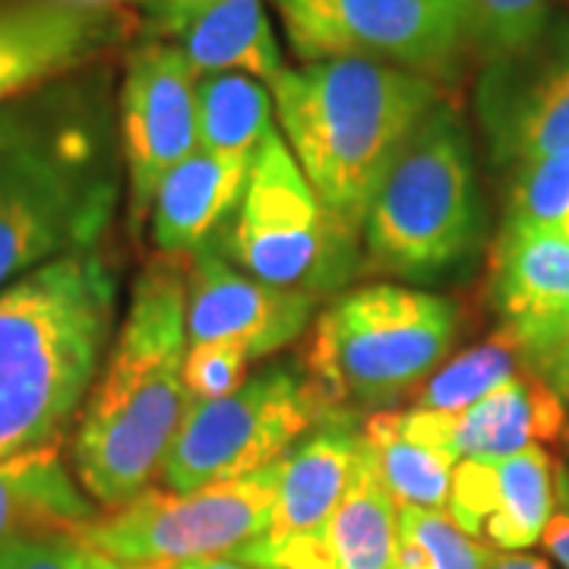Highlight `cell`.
<instances>
[{
    "label": "cell",
    "mask_w": 569,
    "mask_h": 569,
    "mask_svg": "<svg viewBox=\"0 0 569 569\" xmlns=\"http://www.w3.org/2000/svg\"><path fill=\"white\" fill-rule=\"evenodd\" d=\"M123 187L104 82L61 77L0 104V288L99 247Z\"/></svg>",
    "instance_id": "obj_1"
},
{
    "label": "cell",
    "mask_w": 569,
    "mask_h": 569,
    "mask_svg": "<svg viewBox=\"0 0 569 569\" xmlns=\"http://www.w3.org/2000/svg\"><path fill=\"white\" fill-rule=\"evenodd\" d=\"M187 269L171 253L146 266L70 440L82 490L114 509L156 478L183 415Z\"/></svg>",
    "instance_id": "obj_2"
},
{
    "label": "cell",
    "mask_w": 569,
    "mask_h": 569,
    "mask_svg": "<svg viewBox=\"0 0 569 569\" xmlns=\"http://www.w3.org/2000/svg\"><path fill=\"white\" fill-rule=\"evenodd\" d=\"M121 276L99 247L0 288V459L63 443L118 332Z\"/></svg>",
    "instance_id": "obj_3"
},
{
    "label": "cell",
    "mask_w": 569,
    "mask_h": 569,
    "mask_svg": "<svg viewBox=\"0 0 569 569\" xmlns=\"http://www.w3.org/2000/svg\"><path fill=\"white\" fill-rule=\"evenodd\" d=\"M269 89L313 193L358 234L389 164L443 99L440 82L355 58L284 67Z\"/></svg>",
    "instance_id": "obj_4"
},
{
    "label": "cell",
    "mask_w": 569,
    "mask_h": 569,
    "mask_svg": "<svg viewBox=\"0 0 569 569\" xmlns=\"http://www.w3.org/2000/svg\"><path fill=\"white\" fill-rule=\"evenodd\" d=\"M485 231L488 216L468 127L440 99L411 130L370 200L361 272L411 282L440 279L478 257Z\"/></svg>",
    "instance_id": "obj_5"
},
{
    "label": "cell",
    "mask_w": 569,
    "mask_h": 569,
    "mask_svg": "<svg viewBox=\"0 0 569 569\" xmlns=\"http://www.w3.org/2000/svg\"><path fill=\"white\" fill-rule=\"evenodd\" d=\"M459 332L456 305L421 288L365 284L339 295L307 329L301 377L320 418H361L421 387Z\"/></svg>",
    "instance_id": "obj_6"
},
{
    "label": "cell",
    "mask_w": 569,
    "mask_h": 569,
    "mask_svg": "<svg viewBox=\"0 0 569 569\" xmlns=\"http://www.w3.org/2000/svg\"><path fill=\"white\" fill-rule=\"evenodd\" d=\"M212 244L247 276L313 298L361 272V234L320 203L276 130L257 149L241 206Z\"/></svg>",
    "instance_id": "obj_7"
},
{
    "label": "cell",
    "mask_w": 569,
    "mask_h": 569,
    "mask_svg": "<svg viewBox=\"0 0 569 569\" xmlns=\"http://www.w3.org/2000/svg\"><path fill=\"white\" fill-rule=\"evenodd\" d=\"M279 462L238 481L200 490L149 488L99 512L77 531L82 545L133 569H178L200 560H231L272 519Z\"/></svg>",
    "instance_id": "obj_8"
},
{
    "label": "cell",
    "mask_w": 569,
    "mask_h": 569,
    "mask_svg": "<svg viewBox=\"0 0 569 569\" xmlns=\"http://www.w3.org/2000/svg\"><path fill=\"white\" fill-rule=\"evenodd\" d=\"M317 425L323 418L301 367H266L234 396L190 402L164 452L159 481L164 490L187 493L257 475L282 462Z\"/></svg>",
    "instance_id": "obj_9"
},
{
    "label": "cell",
    "mask_w": 569,
    "mask_h": 569,
    "mask_svg": "<svg viewBox=\"0 0 569 569\" xmlns=\"http://www.w3.org/2000/svg\"><path fill=\"white\" fill-rule=\"evenodd\" d=\"M305 63L355 58L440 82L468 54L466 0H276Z\"/></svg>",
    "instance_id": "obj_10"
},
{
    "label": "cell",
    "mask_w": 569,
    "mask_h": 569,
    "mask_svg": "<svg viewBox=\"0 0 569 569\" xmlns=\"http://www.w3.org/2000/svg\"><path fill=\"white\" fill-rule=\"evenodd\" d=\"M475 118L500 174L569 149L567 13H553L529 44L481 63Z\"/></svg>",
    "instance_id": "obj_11"
},
{
    "label": "cell",
    "mask_w": 569,
    "mask_h": 569,
    "mask_svg": "<svg viewBox=\"0 0 569 569\" xmlns=\"http://www.w3.org/2000/svg\"><path fill=\"white\" fill-rule=\"evenodd\" d=\"M130 224L140 231L162 181L190 159L197 142V73L162 39L137 44L127 58L118 108Z\"/></svg>",
    "instance_id": "obj_12"
},
{
    "label": "cell",
    "mask_w": 569,
    "mask_h": 569,
    "mask_svg": "<svg viewBox=\"0 0 569 569\" xmlns=\"http://www.w3.org/2000/svg\"><path fill=\"white\" fill-rule=\"evenodd\" d=\"M320 298L276 288L224 260L216 244L197 247L187 266V346L228 342L247 358L276 355L317 320Z\"/></svg>",
    "instance_id": "obj_13"
},
{
    "label": "cell",
    "mask_w": 569,
    "mask_h": 569,
    "mask_svg": "<svg viewBox=\"0 0 569 569\" xmlns=\"http://www.w3.org/2000/svg\"><path fill=\"white\" fill-rule=\"evenodd\" d=\"M497 332L545 377L569 342V238L560 228H500L490 257Z\"/></svg>",
    "instance_id": "obj_14"
},
{
    "label": "cell",
    "mask_w": 569,
    "mask_h": 569,
    "mask_svg": "<svg viewBox=\"0 0 569 569\" xmlns=\"http://www.w3.org/2000/svg\"><path fill=\"white\" fill-rule=\"evenodd\" d=\"M553 503V462L541 443L503 459H462L452 468L447 512L490 550H526L541 541Z\"/></svg>",
    "instance_id": "obj_15"
},
{
    "label": "cell",
    "mask_w": 569,
    "mask_h": 569,
    "mask_svg": "<svg viewBox=\"0 0 569 569\" xmlns=\"http://www.w3.org/2000/svg\"><path fill=\"white\" fill-rule=\"evenodd\" d=\"M411 440L443 452L449 462L503 459L567 433V406L541 377H516L462 411H396Z\"/></svg>",
    "instance_id": "obj_16"
},
{
    "label": "cell",
    "mask_w": 569,
    "mask_h": 569,
    "mask_svg": "<svg viewBox=\"0 0 569 569\" xmlns=\"http://www.w3.org/2000/svg\"><path fill=\"white\" fill-rule=\"evenodd\" d=\"M121 32L118 10L58 0L0 10V104L73 73Z\"/></svg>",
    "instance_id": "obj_17"
},
{
    "label": "cell",
    "mask_w": 569,
    "mask_h": 569,
    "mask_svg": "<svg viewBox=\"0 0 569 569\" xmlns=\"http://www.w3.org/2000/svg\"><path fill=\"white\" fill-rule=\"evenodd\" d=\"M149 29L181 51L197 80L247 73L272 86L284 70L263 0H164L152 3Z\"/></svg>",
    "instance_id": "obj_18"
},
{
    "label": "cell",
    "mask_w": 569,
    "mask_h": 569,
    "mask_svg": "<svg viewBox=\"0 0 569 569\" xmlns=\"http://www.w3.org/2000/svg\"><path fill=\"white\" fill-rule=\"evenodd\" d=\"M361 437L365 425L358 418H329L313 427L279 462L272 519L257 541L282 545L323 535L348 488Z\"/></svg>",
    "instance_id": "obj_19"
},
{
    "label": "cell",
    "mask_w": 569,
    "mask_h": 569,
    "mask_svg": "<svg viewBox=\"0 0 569 569\" xmlns=\"http://www.w3.org/2000/svg\"><path fill=\"white\" fill-rule=\"evenodd\" d=\"M253 159L212 156L197 149L159 187L152 203V241L162 253H193L238 212Z\"/></svg>",
    "instance_id": "obj_20"
},
{
    "label": "cell",
    "mask_w": 569,
    "mask_h": 569,
    "mask_svg": "<svg viewBox=\"0 0 569 569\" xmlns=\"http://www.w3.org/2000/svg\"><path fill=\"white\" fill-rule=\"evenodd\" d=\"M99 516L61 443L0 459V548L41 535H77Z\"/></svg>",
    "instance_id": "obj_21"
},
{
    "label": "cell",
    "mask_w": 569,
    "mask_h": 569,
    "mask_svg": "<svg viewBox=\"0 0 569 569\" xmlns=\"http://www.w3.org/2000/svg\"><path fill=\"white\" fill-rule=\"evenodd\" d=\"M396 519L399 507L361 437L346 493L323 529L332 569H389L396 548Z\"/></svg>",
    "instance_id": "obj_22"
},
{
    "label": "cell",
    "mask_w": 569,
    "mask_h": 569,
    "mask_svg": "<svg viewBox=\"0 0 569 569\" xmlns=\"http://www.w3.org/2000/svg\"><path fill=\"white\" fill-rule=\"evenodd\" d=\"M272 89L247 73L197 80V142L203 152L253 159L272 133Z\"/></svg>",
    "instance_id": "obj_23"
},
{
    "label": "cell",
    "mask_w": 569,
    "mask_h": 569,
    "mask_svg": "<svg viewBox=\"0 0 569 569\" xmlns=\"http://www.w3.org/2000/svg\"><path fill=\"white\" fill-rule=\"evenodd\" d=\"M365 440L377 459V471L392 493L396 507L447 509L456 466L443 452L402 433L396 411L367 415Z\"/></svg>",
    "instance_id": "obj_24"
},
{
    "label": "cell",
    "mask_w": 569,
    "mask_h": 569,
    "mask_svg": "<svg viewBox=\"0 0 569 569\" xmlns=\"http://www.w3.org/2000/svg\"><path fill=\"white\" fill-rule=\"evenodd\" d=\"M522 358L507 336H490L488 342L468 348L459 358L430 373L415 399L411 411H462V408L481 402L493 389L507 387L516 380Z\"/></svg>",
    "instance_id": "obj_25"
},
{
    "label": "cell",
    "mask_w": 569,
    "mask_h": 569,
    "mask_svg": "<svg viewBox=\"0 0 569 569\" xmlns=\"http://www.w3.org/2000/svg\"><path fill=\"white\" fill-rule=\"evenodd\" d=\"M488 553L443 509L399 507L389 569H485Z\"/></svg>",
    "instance_id": "obj_26"
},
{
    "label": "cell",
    "mask_w": 569,
    "mask_h": 569,
    "mask_svg": "<svg viewBox=\"0 0 569 569\" xmlns=\"http://www.w3.org/2000/svg\"><path fill=\"white\" fill-rule=\"evenodd\" d=\"M569 212V149L522 164L507 174L500 228H560Z\"/></svg>",
    "instance_id": "obj_27"
},
{
    "label": "cell",
    "mask_w": 569,
    "mask_h": 569,
    "mask_svg": "<svg viewBox=\"0 0 569 569\" xmlns=\"http://www.w3.org/2000/svg\"><path fill=\"white\" fill-rule=\"evenodd\" d=\"M468 51L481 63L529 44L553 17L550 0H466Z\"/></svg>",
    "instance_id": "obj_28"
},
{
    "label": "cell",
    "mask_w": 569,
    "mask_h": 569,
    "mask_svg": "<svg viewBox=\"0 0 569 569\" xmlns=\"http://www.w3.org/2000/svg\"><path fill=\"white\" fill-rule=\"evenodd\" d=\"M247 358L244 348L228 346V342H200L187 346L183 355V389L190 402H212L234 396L247 383Z\"/></svg>",
    "instance_id": "obj_29"
},
{
    "label": "cell",
    "mask_w": 569,
    "mask_h": 569,
    "mask_svg": "<svg viewBox=\"0 0 569 569\" xmlns=\"http://www.w3.org/2000/svg\"><path fill=\"white\" fill-rule=\"evenodd\" d=\"M0 569H133L104 557L77 535H41L0 548Z\"/></svg>",
    "instance_id": "obj_30"
},
{
    "label": "cell",
    "mask_w": 569,
    "mask_h": 569,
    "mask_svg": "<svg viewBox=\"0 0 569 569\" xmlns=\"http://www.w3.org/2000/svg\"><path fill=\"white\" fill-rule=\"evenodd\" d=\"M541 545L560 567L569 569V466L563 462L553 466V503Z\"/></svg>",
    "instance_id": "obj_31"
},
{
    "label": "cell",
    "mask_w": 569,
    "mask_h": 569,
    "mask_svg": "<svg viewBox=\"0 0 569 569\" xmlns=\"http://www.w3.org/2000/svg\"><path fill=\"white\" fill-rule=\"evenodd\" d=\"M485 569H550L541 557H531L522 550H490Z\"/></svg>",
    "instance_id": "obj_32"
},
{
    "label": "cell",
    "mask_w": 569,
    "mask_h": 569,
    "mask_svg": "<svg viewBox=\"0 0 569 569\" xmlns=\"http://www.w3.org/2000/svg\"><path fill=\"white\" fill-rule=\"evenodd\" d=\"M541 380H545V383L557 392V399L569 408V342L560 348V355L550 361V367L545 370Z\"/></svg>",
    "instance_id": "obj_33"
},
{
    "label": "cell",
    "mask_w": 569,
    "mask_h": 569,
    "mask_svg": "<svg viewBox=\"0 0 569 569\" xmlns=\"http://www.w3.org/2000/svg\"><path fill=\"white\" fill-rule=\"evenodd\" d=\"M70 7H92V10H114L118 3H164V0H58Z\"/></svg>",
    "instance_id": "obj_34"
},
{
    "label": "cell",
    "mask_w": 569,
    "mask_h": 569,
    "mask_svg": "<svg viewBox=\"0 0 569 569\" xmlns=\"http://www.w3.org/2000/svg\"><path fill=\"white\" fill-rule=\"evenodd\" d=\"M178 569H250L244 563H234V560H200V563H183Z\"/></svg>",
    "instance_id": "obj_35"
},
{
    "label": "cell",
    "mask_w": 569,
    "mask_h": 569,
    "mask_svg": "<svg viewBox=\"0 0 569 569\" xmlns=\"http://www.w3.org/2000/svg\"><path fill=\"white\" fill-rule=\"evenodd\" d=\"M560 231H563V234H567V238H569V212H567V216H563V222H560Z\"/></svg>",
    "instance_id": "obj_36"
}]
</instances>
